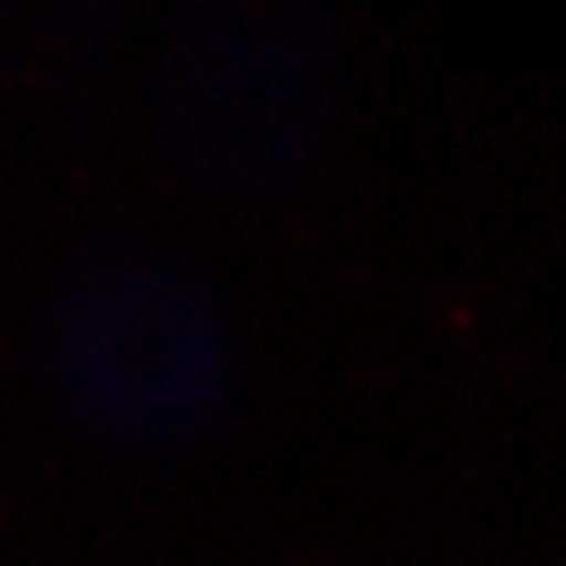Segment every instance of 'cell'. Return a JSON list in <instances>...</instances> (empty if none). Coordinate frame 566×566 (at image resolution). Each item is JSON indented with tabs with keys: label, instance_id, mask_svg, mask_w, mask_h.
I'll use <instances>...</instances> for the list:
<instances>
[{
	"label": "cell",
	"instance_id": "6da1fadb",
	"mask_svg": "<svg viewBox=\"0 0 566 566\" xmlns=\"http://www.w3.org/2000/svg\"><path fill=\"white\" fill-rule=\"evenodd\" d=\"M59 379L111 442H182L217 413L231 379L226 322L202 283L174 264H106L59 317Z\"/></svg>",
	"mask_w": 566,
	"mask_h": 566
}]
</instances>
